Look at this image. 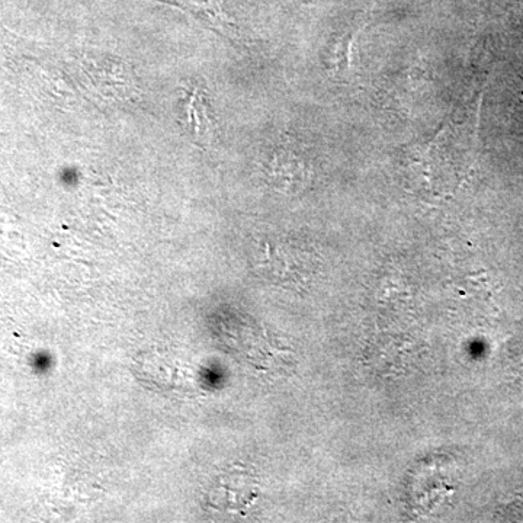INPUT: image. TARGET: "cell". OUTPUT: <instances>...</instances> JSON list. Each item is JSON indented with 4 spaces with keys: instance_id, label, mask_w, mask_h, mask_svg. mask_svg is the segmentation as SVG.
Wrapping results in <instances>:
<instances>
[{
    "instance_id": "6da1fadb",
    "label": "cell",
    "mask_w": 523,
    "mask_h": 523,
    "mask_svg": "<svg viewBox=\"0 0 523 523\" xmlns=\"http://www.w3.org/2000/svg\"><path fill=\"white\" fill-rule=\"evenodd\" d=\"M185 128L198 144L210 143L213 136V123L208 115L204 98L198 91L192 92L186 102Z\"/></svg>"
}]
</instances>
